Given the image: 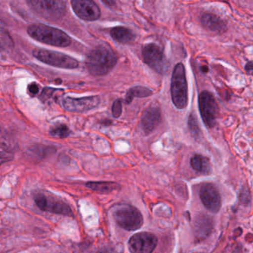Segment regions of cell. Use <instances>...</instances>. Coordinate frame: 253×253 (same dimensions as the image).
Here are the masks:
<instances>
[{"label": "cell", "mask_w": 253, "mask_h": 253, "mask_svg": "<svg viewBox=\"0 0 253 253\" xmlns=\"http://www.w3.org/2000/svg\"><path fill=\"white\" fill-rule=\"evenodd\" d=\"M117 57L110 46L99 45L91 49L85 58V67L92 76L107 75L116 66Z\"/></svg>", "instance_id": "obj_1"}, {"label": "cell", "mask_w": 253, "mask_h": 253, "mask_svg": "<svg viewBox=\"0 0 253 253\" xmlns=\"http://www.w3.org/2000/svg\"><path fill=\"white\" fill-rule=\"evenodd\" d=\"M31 38L47 45L57 47H67L72 44L70 37L60 29L41 23H34L28 27Z\"/></svg>", "instance_id": "obj_2"}, {"label": "cell", "mask_w": 253, "mask_h": 253, "mask_svg": "<svg viewBox=\"0 0 253 253\" xmlns=\"http://www.w3.org/2000/svg\"><path fill=\"white\" fill-rule=\"evenodd\" d=\"M171 96L177 109H183L188 104V85L186 70L182 63L174 66L171 80Z\"/></svg>", "instance_id": "obj_3"}, {"label": "cell", "mask_w": 253, "mask_h": 253, "mask_svg": "<svg viewBox=\"0 0 253 253\" xmlns=\"http://www.w3.org/2000/svg\"><path fill=\"white\" fill-rule=\"evenodd\" d=\"M115 222L123 229L134 231L143 224V217L140 211L131 205L117 206L113 210Z\"/></svg>", "instance_id": "obj_4"}, {"label": "cell", "mask_w": 253, "mask_h": 253, "mask_svg": "<svg viewBox=\"0 0 253 253\" xmlns=\"http://www.w3.org/2000/svg\"><path fill=\"white\" fill-rule=\"evenodd\" d=\"M27 3L29 6L45 20H60L66 14V2L63 0H30Z\"/></svg>", "instance_id": "obj_5"}, {"label": "cell", "mask_w": 253, "mask_h": 253, "mask_svg": "<svg viewBox=\"0 0 253 253\" xmlns=\"http://www.w3.org/2000/svg\"><path fill=\"white\" fill-rule=\"evenodd\" d=\"M33 55L40 61L60 69H75L79 66L76 59L57 51L36 48L33 51Z\"/></svg>", "instance_id": "obj_6"}, {"label": "cell", "mask_w": 253, "mask_h": 253, "mask_svg": "<svg viewBox=\"0 0 253 253\" xmlns=\"http://www.w3.org/2000/svg\"><path fill=\"white\" fill-rule=\"evenodd\" d=\"M198 106L201 118L207 128L214 127L218 116L219 109L214 95L209 91H203L198 97Z\"/></svg>", "instance_id": "obj_7"}, {"label": "cell", "mask_w": 253, "mask_h": 253, "mask_svg": "<svg viewBox=\"0 0 253 253\" xmlns=\"http://www.w3.org/2000/svg\"><path fill=\"white\" fill-rule=\"evenodd\" d=\"M158 244V238L150 232H140L133 235L128 241L131 253H152Z\"/></svg>", "instance_id": "obj_8"}, {"label": "cell", "mask_w": 253, "mask_h": 253, "mask_svg": "<svg viewBox=\"0 0 253 253\" xmlns=\"http://www.w3.org/2000/svg\"><path fill=\"white\" fill-rule=\"evenodd\" d=\"M143 62L156 71L158 73H164L166 70V60L163 50L155 43H149L142 49Z\"/></svg>", "instance_id": "obj_9"}, {"label": "cell", "mask_w": 253, "mask_h": 253, "mask_svg": "<svg viewBox=\"0 0 253 253\" xmlns=\"http://www.w3.org/2000/svg\"><path fill=\"white\" fill-rule=\"evenodd\" d=\"M100 103V96H91V97H66L62 100V106L65 110L70 112H88L95 109Z\"/></svg>", "instance_id": "obj_10"}, {"label": "cell", "mask_w": 253, "mask_h": 253, "mask_svg": "<svg viewBox=\"0 0 253 253\" xmlns=\"http://www.w3.org/2000/svg\"><path fill=\"white\" fill-rule=\"evenodd\" d=\"M199 196L207 210L212 213H217L220 211L222 204L221 196L212 183H204L200 189Z\"/></svg>", "instance_id": "obj_11"}, {"label": "cell", "mask_w": 253, "mask_h": 253, "mask_svg": "<svg viewBox=\"0 0 253 253\" xmlns=\"http://www.w3.org/2000/svg\"><path fill=\"white\" fill-rule=\"evenodd\" d=\"M71 4L74 12L81 20L95 21L100 18V8L91 0H72Z\"/></svg>", "instance_id": "obj_12"}, {"label": "cell", "mask_w": 253, "mask_h": 253, "mask_svg": "<svg viewBox=\"0 0 253 253\" xmlns=\"http://www.w3.org/2000/svg\"><path fill=\"white\" fill-rule=\"evenodd\" d=\"M35 201L38 207L42 211H51L69 217L73 216L70 207L62 201L49 198L43 194H38L35 196Z\"/></svg>", "instance_id": "obj_13"}, {"label": "cell", "mask_w": 253, "mask_h": 253, "mask_svg": "<svg viewBox=\"0 0 253 253\" xmlns=\"http://www.w3.org/2000/svg\"><path fill=\"white\" fill-rule=\"evenodd\" d=\"M162 121L161 109L157 106H150L143 112L140 120V126L146 134L152 133Z\"/></svg>", "instance_id": "obj_14"}, {"label": "cell", "mask_w": 253, "mask_h": 253, "mask_svg": "<svg viewBox=\"0 0 253 253\" xmlns=\"http://www.w3.org/2000/svg\"><path fill=\"white\" fill-rule=\"evenodd\" d=\"M200 21L204 29L215 33L223 34L227 30V26L225 22L218 16L211 13L203 14Z\"/></svg>", "instance_id": "obj_15"}, {"label": "cell", "mask_w": 253, "mask_h": 253, "mask_svg": "<svg viewBox=\"0 0 253 253\" xmlns=\"http://www.w3.org/2000/svg\"><path fill=\"white\" fill-rule=\"evenodd\" d=\"M111 37L114 41L120 43H128L135 38L131 29L124 26H117L110 31Z\"/></svg>", "instance_id": "obj_16"}, {"label": "cell", "mask_w": 253, "mask_h": 253, "mask_svg": "<svg viewBox=\"0 0 253 253\" xmlns=\"http://www.w3.org/2000/svg\"><path fill=\"white\" fill-rule=\"evenodd\" d=\"M190 165L195 171L203 174L211 172V164L207 157L201 155H195L190 160Z\"/></svg>", "instance_id": "obj_17"}, {"label": "cell", "mask_w": 253, "mask_h": 253, "mask_svg": "<svg viewBox=\"0 0 253 253\" xmlns=\"http://www.w3.org/2000/svg\"><path fill=\"white\" fill-rule=\"evenodd\" d=\"M152 91L146 87L143 86H134L132 88H129L128 91H127L126 95V103L127 104L131 103L134 97H138V98H142V97H147L152 95Z\"/></svg>", "instance_id": "obj_18"}, {"label": "cell", "mask_w": 253, "mask_h": 253, "mask_svg": "<svg viewBox=\"0 0 253 253\" xmlns=\"http://www.w3.org/2000/svg\"><path fill=\"white\" fill-rule=\"evenodd\" d=\"M86 186L95 192L107 193L118 189L119 184L114 182H88Z\"/></svg>", "instance_id": "obj_19"}, {"label": "cell", "mask_w": 253, "mask_h": 253, "mask_svg": "<svg viewBox=\"0 0 253 253\" xmlns=\"http://www.w3.org/2000/svg\"><path fill=\"white\" fill-rule=\"evenodd\" d=\"M50 135L55 138H66L71 134L70 129L65 124L54 126L49 131Z\"/></svg>", "instance_id": "obj_20"}, {"label": "cell", "mask_w": 253, "mask_h": 253, "mask_svg": "<svg viewBox=\"0 0 253 253\" xmlns=\"http://www.w3.org/2000/svg\"><path fill=\"white\" fill-rule=\"evenodd\" d=\"M188 128L190 131L192 137L198 140L201 137V129H200L199 126H198V120L194 114H190L188 118Z\"/></svg>", "instance_id": "obj_21"}, {"label": "cell", "mask_w": 253, "mask_h": 253, "mask_svg": "<svg viewBox=\"0 0 253 253\" xmlns=\"http://www.w3.org/2000/svg\"><path fill=\"white\" fill-rule=\"evenodd\" d=\"M123 106L121 100H116L112 105V112L114 118H118L122 114Z\"/></svg>", "instance_id": "obj_22"}, {"label": "cell", "mask_w": 253, "mask_h": 253, "mask_svg": "<svg viewBox=\"0 0 253 253\" xmlns=\"http://www.w3.org/2000/svg\"><path fill=\"white\" fill-rule=\"evenodd\" d=\"M55 91H57L56 88H45L43 91H42V92L41 93L40 98H41V100H42V101H45V100H48V99L52 95L53 93Z\"/></svg>", "instance_id": "obj_23"}, {"label": "cell", "mask_w": 253, "mask_h": 253, "mask_svg": "<svg viewBox=\"0 0 253 253\" xmlns=\"http://www.w3.org/2000/svg\"><path fill=\"white\" fill-rule=\"evenodd\" d=\"M28 90H29V92L30 93L32 96H35L39 92L40 88L38 84L33 83V84H31L30 85H29Z\"/></svg>", "instance_id": "obj_24"}, {"label": "cell", "mask_w": 253, "mask_h": 253, "mask_svg": "<svg viewBox=\"0 0 253 253\" xmlns=\"http://www.w3.org/2000/svg\"><path fill=\"white\" fill-rule=\"evenodd\" d=\"M246 72H253V61H249L245 66Z\"/></svg>", "instance_id": "obj_25"}, {"label": "cell", "mask_w": 253, "mask_h": 253, "mask_svg": "<svg viewBox=\"0 0 253 253\" xmlns=\"http://www.w3.org/2000/svg\"><path fill=\"white\" fill-rule=\"evenodd\" d=\"M103 2L105 5L109 7H112V8H113L114 6H116V5H115V2H114V1H109V0H108V1H103Z\"/></svg>", "instance_id": "obj_26"}, {"label": "cell", "mask_w": 253, "mask_h": 253, "mask_svg": "<svg viewBox=\"0 0 253 253\" xmlns=\"http://www.w3.org/2000/svg\"><path fill=\"white\" fill-rule=\"evenodd\" d=\"M201 72L203 73H207L209 72V67L207 66H203L201 67Z\"/></svg>", "instance_id": "obj_27"}]
</instances>
